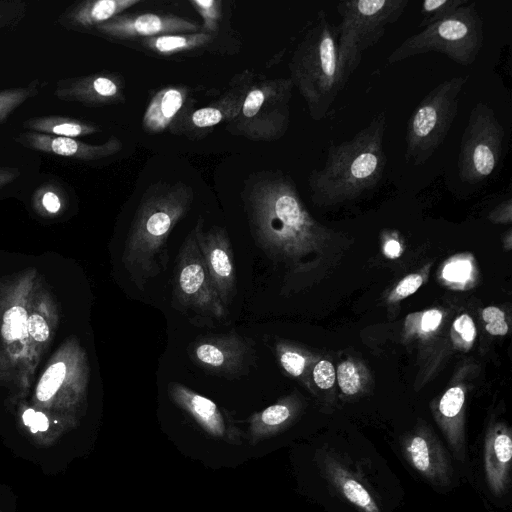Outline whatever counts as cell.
<instances>
[{"instance_id": "6da1fadb", "label": "cell", "mask_w": 512, "mask_h": 512, "mask_svg": "<svg viewBox=\"0 0 512 512\" xmlns=\"http://www.w3.org/2000/svg\"><path fill=\"white\" fill-rule=\"evenodd\" d=\"M248 213L252 235L274 262L301 270L302 260L322 248L330 233L307 211L293 181L271 174L251 188Z\"/></svg>"}, {"instance_id": "7a4b0ae2", "label": "cell", "mask_w": 512, "mask_h": 512, "mask_svg": "<svg viewBox=\"0 0 512 512\" xmlns=\"http://www.w3.org/2000/svg\"><path fill=\"white\" fill-rule=\"evenodd\" d=\"M385 112H379L351 139L331 144L324 166L308 177L313 201L336 205L356 200L377 187L387 164Z\"/></svg>"}, {"instance_id": "3957f363", "label": "cell", "mask_w": 512, "mask_h": 512, "mask_svg": "<svg viewBox=\"0 0 512 512\" xmlns=\"http://www.w3.org/2000/svg\"><path fill=\"white\" fill-rule=\"evenodd\" d=\"M193 190L178 182L164 185L143 198L135 214L123 252L131 281L143 291L168 263L167 240L177 222L189 211Z\"/></svg>"}, {"instance_id": "277c9868", "label": "cell", "mask_w": 512, "mask_h": 512, "mask_svg": "<svg viewBox=\"0 0 512 512\" xmlns=\"http://www.w3.org/2000/svg\"><path fill=\"white\" fill-rule=\"evenodd\" d=\"M337 30L325 11L298 45L290 64L291 80L307 103L311 117L322 120L345 85L338 68Z\"/></svg>"}, {"instance_id": "5b68a950", "label": "cell", "mask_w": 512, "mask_h": 512, "mask_svg": "<svg viewBox=\"0 0 512 512\" xmlns=\"http://www.w3.org/2000/svg\"><path fill=\"white\" fill-rule=\"evenodd\" d=\"M407 6L408 0H345L337 4L338 68L345 86L363 52L381 40L386 28L401 18Z\"/></svg>"}, {"instance_id": "8992f818", "label": "cell", "mask_w": 512, "mask_h": 512, "mask_svg": "<svg viewBox=\"0 0 512 512\" xmlns=\"http://www.w3.org/2000/svg\"><path fill=\"white\" fill-rule=\"evenodd\" d=\"M483 45V21L475 2L406 38L387 58L388 64L427 52H440L460 65L475 62Z\"/></svg>"}, {"instance_id": "52a82bcc", "label": "cell", "mask_w": 512, "mask_h": 512, "mask_svg": "<svg viewBox=\"0 0 512 512\" xmlns=\"http://www.w3.org/2000/svg\"><path fill=\"white\" fill-rule=\"evenodd\" d=\"M469 76L444 80L417 105L407 122L405 161L426 163L444 142L457 115L459 97Z\"/></svg>"}, {"instance_id": "ba28073f", "label": "cell", "mask_w": 512, "mask_h": 512, "mask_svg": "<svg viewBox=\"0 0 512 512\" xmlns=\"http://www.w3.org/2000/svg\"><path fill=\"white\" fill-rule=\"evenodd\" d=\"M505 137V129L494 110L486 103H477L470 111L461 138L458 172L463 183L477 185L495 174Z\"/></svg>"}, {"instance_id": "9c48e42d", "label": "cell", "mask_w": 512, "mask_h": 512, "mask_svg": "<svg viewBox=\"0 0 512 512\" xmlns=\"http://www.w3.org/2000/svg\"><path fill=\"white\" fill-rule=\"evenodd\" d=\"M291 79L266 80L246 91L241 110L232 121L239 133L252 139H275L286 131Z\"/></svg>"}, {"instance_id": "30bf717a", "label": "cell", "mask_w": 512, "mask_h": 512, "mask_svg": "<svg viewBox=\"0 0 512 512\" xmlns=\"http://www.w3.org/2000/svg\"><path fill=\"white\" fill-rule=\"evenodd\" d=\"M173 295L183 308L196 313L219 320L228 315L227 307L212 285L193 230L176 257Z\"/></svg>"}, {"instance_id": "8fae6325", "label": "cell", "mask_w": 512, "mask_h": 512, "mask_svg": "<svg viewBox=\"0 0 512 512\" xmlns=\"http://www.w3.org/2000/svg\"><path fill=\"white\" fill-rule=\"evenodd\" d=\"M255 356L254 343L234 331L201 337L190 346V358L195 364L229 378L247 373Z\"/></svg>"}, {"instance_id": "7c38bea8", "label": "cell", "mask_w": 512, "mask_h": 512, "mask_svg": "<svg viewBox=\"0 0 512 512\" xmlns=\"http://www.w3.org/2000/svg\"><path fill=\"white\" fill-rule=\"evenodd\" d=\"M193 231L212 285L228 308L236 293V269L230 238L221 227L204 231L201 219Z\"/></svg>"}, {"instance_id": "4fadbf2b", "label": "cell", "mask_w": 512, "mask_h": 512, "mask_svg": "<svg viewBox=\"0 0 512 512\" xmlns=\"http://www.w3.org/2000/svg\"><path fill=\"white\" fill-rule=\"evenodd\" d=\"M401 450L409 465L430 483L442 487L451 483L453 467L450 456L425 426L407 434L402 439Z\"/></svg>"}, {"instance_id": "5bb4252c", "label": "cell", "mask_w": 512, "mask_h": 512, "mask_svg": "<svg viewBox=\"0 0 512 512\" xmlns=\"http://www.w3.org/2000/svg\"><path fill=\"white\" fill-rule=\"evenodd\" d=\"M95 29L101 34L118 39L201 31V27L194 21L177 15L158 13L120 14Z\"/></svg>"}, {"instance_id": "9a60e30c", "label": "cell", "mask_w": 512, "mask_h": 512, "mask_svg": "<svg viewBox=\"0 0 512 512\" xmlns=\"http://www.w3.org/2000/svg\"><path fill=\"white\" fill-rule=\"evenodd\" d=\"M319 459L324 477L358 511L383 512L369 485L342 457L325 449Z\"/></svg>"}, {"instance_id": "2e32d148", "label": "cell", "mask_w": 512, "mask_h": 512, "mask_svg": "<svg viewBox=\"0 0 512 512\" xmlns=\"http://www.w3.org/2000/svg\"><path fill=\"white\" fill-rule=\"evenodd\" d=\"M17 141L36 151L83 161L99 160L117 153L121 142L112 137L99 145L82 142L76 138L57 137L36 132H25Z\"/></svg>"}, {"instance_id": "e0dca14e", "label": "cell", "mask_w": 512, "mask_h": 512, "mask_svg": "<svg viewBox=\"0 0 512 512\" xmlns=\"http://www.w3.org/2000/svg\"><path fill=\"white\" fill-rule=\"evenodd\" d=\"M55 95L61 100L87 106L109 105L124 99L122 80L109 73L60 81Z\"/></svg>"}, {"instance_id": "ac0fdd59", "label": "cell", "mask_w": 512, "mask_h": 512, "mask_svg": "<svg viewBox=\"0 0 512 512\" xmlns=\"http://www.w3.org/2000/svg\"><path fill=\"white\" fill-rule=\"evenodd\" d=\"M512 459V436L504 424L492 427L485 437L484 469L487 484L497 496L508 488Z\"/></svg>"}, {"instance_id": "d6986e66", "label": "cell", "mask_w": 512, "mask_h": 512, "mask_svg": "<svg viewBox=\"0 0 512 512\" xmlns=\"http://www.w3.org/2000/svg\"><path fill=\"white\" fill-rule=\"evenodd\" d=\"M167 390L170 399L207 433L214 437H224L228 433L225 418L212 400L176 382H170Z\"/></svg>"}, {"instance_id": "ffe728a7", "label": "cell", "mask_w": 512, "mask_h": 512, "mask_svg": "<svg viewBox=\"0 0 512 512\" xmlns=\"http://www.w3.org/2000/svg\"><path fill=\"white\" fill-rule=\"evenodd\" d=\"M465 392L460 386L448 389L438 403V422L453 456L465 460V434L462 411Z\"/></svg>"}, {"instance_id": "44dd1931", "label": "cell", "mask_w": 512, "mask_h": 512, "mask_svg": "<svg viewBox=\"0 0 512 512\" xmlns=\"http://www.w3.org/2000/svg\"><path fill=\"white\" fill-rule=\"evenodd\" d=\"M140 2L141 0H86L67 9L59 21L70 28L97 27Z\"/></svg>"}, {"instance_id": "7402d4cb", "label": "cell", "mask_w": 512, "mask_h": 512, "mask_svg": "<svg viewBox=\"0 0 512 512\" xmlns=\"http://www.w3.org/2000/svg\"><path fill=\"white\" fill-rule=\"evenodd\" d=\"M186 98L187 89L184 87H166L159 90L145 110V130L153 133L166 130L184 106Z\"/></svg>"}, {"instance_id": "603a6c76", "label": "cell", "mask_w": 512, "mask_h": 512, "mask_svg": "<svg viewBox=\"0 0 512 512\" xmlns=\"http://www.w3.org/2000/svg\"><path fill=\"white\" fill-rule=\"evenodd\" d=\"M298 412L297 402L290 398L282 399L250 418V435L254 441L271 436L291 423Z\"/></svg>"}, {"instance_id": "cb8c5ba5", "label": "cell", "mask_w": 512, "mask_h": 512, "mask_svg": "<svg viewBox=\"0 0 512 512\" xmlns=\"http://www.w3.org/2000/svg\"><path fill=\"white\" fill-rule=\"evenodd\" d=\"M31 132L67 138H77L99 132L95 124L63 116L33 117L25 122Z\"/></svg>"}, {"instance_id": "d4e9b609", "label": "cell", "mask_w": 512, "mask_h": 512, "mask_svg": "<svg viewBox=\"0 0 512 512\" xmlns=\"http://www.w3.org/2000/svg\"><path fill=\"white\" fill-rule=\"evenodd\" d=\"M212 39V34L200 31L143 38L142 45L157 54L169 56L203 47Z\"/></svg>"}, {"instance_id": "484cf974", "label": "cell", "mask_w": 512, "mask_h": 512, "mask_svg": "<svg viewBox=\"0 0 512 512\" xmlns=\"http://www.w3.org/2000/svg\"><path fill=\"white\" fill-rule=\"evenodd\" d=\"M245 94L231 92L214 105L195 110L191 114V123L195 127L203 129L213 127L223 121H233L241 110Z\"/></svg>"}, {"instance_id": "4316f807", "label": "cell", "mask_w": 512, "mask_h": 512, "mask_svg": "<svg viewBox=\"0 0 512 512\" xmlns=\"http://www.w3.org/2000/svg\"><path fill=\"white\" fill-rule=\"evenodd\" d=\"M21 419L24 427L28 429L30 436L38 445L50 446L59 436L51 430L50 420L42 411L27 408L23 411Z\"/></svg>"}, {"instance_id": "83f0119b", "label": "cell", "mask_w": 512, "mask_h": 512, "mask_svg": "<svg viewBox=\"0 0 512 512\" xmlns=\"http://www.w3.org/2000/svg\"><path fill=\"white\" fill-rule=\"evenodd\" d=\"M468 0H425L421 4L418 27H427L457 12Z\"/></svg>"}, {"instance_id": "f1b7e54d", "label": "cell", "mask_w": 512, "mask_h": 512, "mask_svg": "<svg viewBox=\"0 0 512 512\" xmlns=\"http://www.w3.org/2000/svg\"><path fill=\"white\" fill-rule=\"evenodd\" d=\"M37 82L23 87L0 90V123L4 122L18 107L38 93Z\"/></svg>"}, {"instance_id": "f546056e", "label": "cell", "mask_w": 512, "mask_h": 512, "mask_svg": "<svg viewBox=\"0 0 512 512\" xmlns=\"http://www.w3.org/2000/svg\"><path fill=\"white\" fill-rule=\"evenodd\" d=\"M66 375L63 362L52 364L42 375L36 388V397L40 402H47L58 391Z\"/></svg>"}, {"instance_id": "4dcf8cb0", "label": "cell", "mask_w": 512, "mask_h": 512, "mask_svg": "<svg viewBox=\"0 0 512 512\" xmlns=\"http://www.w3.org/2000/svg\"><path fill=\"white\" fill-rule=\"evenodd\" d=\"M275 349L279 364L286 373L295 378L304 373L307 365L304 354L284 342H277Z\"/></svg>"}, {"instance_id": "1f68e13d", "label": "cell", "mask_w": 512, "mask_h": 512, "mask_svg": "<svg viewBox=\"0 0 512 512\" xmlns=\"http://www.w3.org/2000/svg\"><path fill=\"white\" fill-rule=\"evenodd\" d=\"M27 312L21 306L9 308L3 315L1 335L6 341H13L27 332Z\"/></svg>"}, {"instance_id": "d6a6232c", "label": "cell", "mask_w": 512, "mask_h": 512, "mask_svg": "<svg viewBox=\"0 0 512 512\" xmlns=\"http://www.w3.org/2000/svg\"><path fill=\"white\" fill-rule=\"evenodd\" d=\"M190 3L202 17L204 31L210 34L216 33L222 18V1L191 0Z\"/></svg>"}, {"instance_id": "836d02e7", "label": "cell", "mask_w": 512, "mask_h": 512, "mask_svg": "<svg viewBox=\"0 0 512 512\" xmlns=\"http://www.w3.org/2000/svg\"><path fill=\"white\" fill-rule=\"evenodd\" d=\"M337 380L341 391L346 395H355L360 390V375L351 361H344L338 366Z\"/></svg>"}, {"instance_id": "e575fe53", "label": "cell", "mask_w": 512, "mask_h": 512, "mask_svg": "<svg viewBox=\"0 0 512 512\" xmlns=\"http://www.w3.org/2000/svg\"><path fill=\"white\" fill-rule=\"evenodd\" d=\"M482 317L485 321V328L491 335H505L508 332V325L505 314L495 306L486 307L482 311Z\"/></svg>"}, {"instance_id": "d590c367", "label": "cell", "mask_w": 512, "mask_h": 512, "mask_svg": "<svg viewBox=\"0 0 512 512\" xmlns=\"http://www.w3.org/2000/svg\"><path fill=\"white\" fill-rule=\"evenodd\" d=\"M471 271V263L468 260L459 259L447 264L442 274L450 282H464L469 278Z\"/></svg>"}, {"instance_id": "8d00e7d4", "label": "cell", "mask_w": 512, "mask_h": 512, "mask_svg": "<svg viewBox=\"0 0 512 512\" xmlns=\"http://www.w3.org/2000/svg\"><path fill=\"white\" fill-rule=\"evenodd\" d=\"M24 15V4L21 2L0 1V30L15 24Z\"/></svg>"}, {"instance_id": "74e56055", "label": "cell", "mask_w": 512, "mask_h": 512, "mask_svg": "<svg viewBox=\"0 0 512 512\" xmlns=\"http://www.w3.org/2000/svg\"><path fill=\"white\" fill-rule=\"evenodd\" d=\"M313 379L320 389H329L335 382V370L331 362L319 361L313 369Z\"/></svg>"}, {"instance_id": "f35d334b", "label": "cell", "mask_w": 512, "mask_h": 512, "mask_svg": "<svg viewBox=\"0 0 512 512\" xmlns=\"http://www.w3.org/2000/svg\"><path fill=\"white\" fill-rule=\"evenodd\" d=\"M453 332L459 336L462 342L470 344L476 336V329L473 320L469 315L459 316L453 323Z\"/></svg>"}, {"instance_id": "ab89813d", "label": "cell", "mask_w": 512, "mask_h": 512, "mask_svg": "<svg viewBox=\"0 0 512 512\" xmlns=\"http://www.w3.org/2000/svg\"><path fill=\"white\" fill-rule=\"evenodd\" d=\"M27 332L36 341L42 342L49 337V327L42 316L33 314L27 319Z\"/></svg>"}, {"instance_id": "60d3db41", "label": "cell", "mask_w": 512, "mask_h": 512, "mask_svg": "<svg viewBox=\"0 0 512 512\" xmlns=\"http://www.w3.org/2000/svg\"><path fill=\"white\" fill-rule=\"evenodd\" d=\"M423 278L419 274H410L402 279L395 288V294L399 298L407 297L415 293L422 285Z\"/></svg>"}, {"instance_id": "b9f144b4", "label": "cell", "mask_w": 512, "mask_h": 512, "mask_svg": "<svg viewBox=\"0 0 512 512\" xmlns=\"http://www.w3.org/2000/svg\"><path fill=\"white\" fill-rule=\"evenodd\" d=\"M441 320L442 313L439 310H428L421 318V327L424 331H434L440 325Z\"/></svg>"}, {"instance_id": "7bdbcfd3", "label": "cell", "mask_w": 512, "mask_h": 512, "mask_svg": "<svg viewBox=\"0 0 512 512\" xmlns=\"http://www.w3.org/2000/svg\"><path fill=\"white\" fill-rule=\"evenodd\" d=\"M41 204L49 213H56L61 208V201L57 193L46 190L41 195Z\"/></svg>"}, {"instance_id": "ee69618b", "label": "cell", "mask_w": 512, "mask_h": 512, "mask_svg": "<svg viewBox=\"0 0 512 512\" xmlns=\"http://www.w3.org/2000/svg\"><path fill=\"white\" fill-rule=\"evenodd\" d=\"M511 215V200L501 203L491 214L497 221H509Z\"/></svg>"}, {"instance_id": "f6af8a7d", "label": "cell", "mask_w": 512, "mask_h": 512, "mask_svg": "<svg viewBox=\"0 0 512 512\" xmlns=\"http://www.w3.org/2000/svg\"><path fill=\"white\" fill-rule=\"evenodd\" d=\"M402 247L399 241L390 239L385 243L384 254L391 259L397 258L401 255Z\"/></svg>"}, {"instance_id": "bcb514c9", "label": "cell", "mask_w": 512, "mask_h": 512, "mask_svg": "<svg viewBox=\"0 0 512 512\" xmlns=\"http://www.w3.org/2000/svg\"><path fill=\"white\" fill-rule=\"evenodd\" d=\"M18 177V172L12 169L0 167V188L5 187Z\"/></svg>"}, {"instance_id": "7dc6e473", "label": "cell", "mask_w": 512, "mask_h": 512, "mask_svg": "<svg viewBox=\"0 0 512 512\" xmlns=\"http://www.w3.org/2000/svg\"><path fill=\"white\" fill-rule=\"evenodd\" d=\"M0 512H2V510H0Z\"/></svg>"}]
</instances>
